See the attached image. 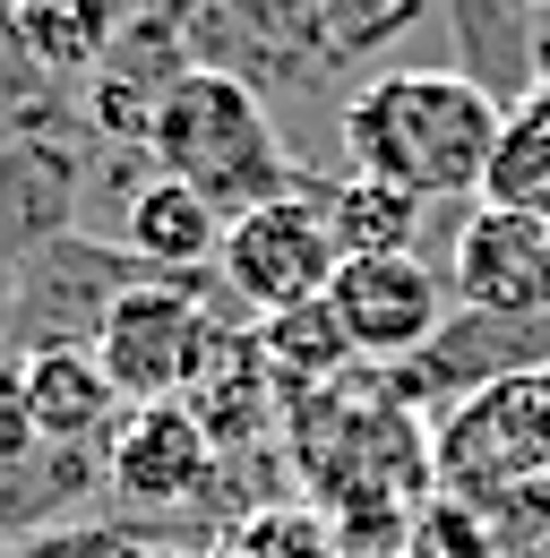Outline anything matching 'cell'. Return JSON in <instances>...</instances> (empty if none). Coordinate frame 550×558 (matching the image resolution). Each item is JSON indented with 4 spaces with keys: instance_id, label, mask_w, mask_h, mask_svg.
<instances>
[{
    "instance_id": "1",
    "label": "cell",
    "mask_w": 550,
    "mask_h": 558,
    "mask_svg": "<svg viewBox=\"0 0 550 558\" xmlns=\"http://www.w3.org/2000/svg\"><path fill=\"white\" fill-rule=\"evenodd\" d=\"M499 95L465 70H379L344 95L336 146L361 181L430 198H481L490 146H499Z\"/></svg>"
},
{
    "instance_id": "2",
    "label": "cell",
    "mask_w": 550,
    "mask_h": 558,
    "mask_svg": "<svg viewBox=\"0 0 550 558\" xmlns=\"http://www.w3.org/2000/svg\"><path fill=\"white\" fill-rule=\"evenodd\" d=\"M146 155H155L164 181H181L206 207H224V223L241 207H267V198L292 190V163H284V138H275L259 86L241 70H206V61H190L164 86V104L146 121Z\"/></svg>"
},
{
    "instance_id": "3",
    "label": "cell",
    "mask_w": 550,
    "mask_h": 558,
    "mask_svg": "<svg viewBox=\"0 0 550 558\" xmlns=\"http://www.w3.org/2000/svg\"><path fill=\"white\" fill-rule=\"evenodd\" d=\"M336 267H344L336 223H327V198H310V190H284L267 207H241L224 223V250H215V276H224V292L250 318H284V310L327 301Z\"/></svg>"
},
{
    "instance_id": "4",
    "label": "cell",
    "mask_w": 550,
    "mask_h": 558,
    "mask_svg": "<svg viewBox=\"0 0 550 558\" xmlns=\"http://www.w3.org/2000/svg\"><path fill=\"white\" fill-rule=\"evenodd\" d=\"M206 336H215L206 301L190 292V283L155 276V283H130V292L104 310V327H95V361H104L112 396H121L130 413H146V404H181V396H190Z\"/></svg>"
},
{
    "instance_id": "5",
    "label": "cell",
    "mask_w": 550,
    "mask_h": 558,
    "mask_svg": "<svg viewBox=\"0 0 550 558\" xmlns=\"http://www.w3.org/2000/svg\"><path fill=\"white\" fill-rule=\"evenodd\" d=\"M327 310H336L352 361H412L447 336V276L421 267V258H344L327 283Z\"/></svg>"
},
{
    "instance_id": "6",
    "label": "cell",
    "mask_w": 550,
    "mask_h": 558,
    "mask_svg": "<svg viewBox=\"0 0 550 558\" xmlns=\"http://www.w3.org/2000/svg\"><path fill=\"white\" fill-rule=\"evenodd\" d=\"M447 292L490 327L550 318V223L542 215H507V207H474L465 232H456Z\"/></svg>"
},
{
    "instance_id": "7",
    "label": "cell",
    "mask_w": 550,
    "mask_h": 558,
    "mask_svg": "<svg viewBox=\"0 0 550 558\" xmlns=\"http://www.w3.org/2000/svg\"><path fill=\"white\" fill-rule=\"evenodd\" d=\"M104 473L130 507H181L215 482V438L190 421V404H146V413H121Z\"/></svg>"
},
{
    "instance_id": "8",
    "label": "cell",
    "mask_w": 550,
    "mask_h": 558,
    "mask_svg": "<svg viewBox=\"0 0 550 558\" xmlns=\"http://www.w3.org/2000/svg\"><path fill=\"white\" fill-rule=\"evenodd\" d=\"M26 404H35L44 456L112 447V429H121V413H130V404L112 396L95 344H35V352H26Z\"/></svg>"
},
{
    "instance_id": "9",
    "label": "cell",
    "mask_w": 550,
    "mask_h": 558,
    "mask_svg": "<svg viewBox=\"0 0 550 558\" xmlns=\"http://www.w3.org/2000/svg\"><path fill=\"white\" fill-rule=\"evenodd\" d=\"M215 250H224V207H206L199 190H181L164 172L146 190H130V207H121V258L181 283V276H206Z\"/></svg>"
},
{
    "instance_id": "10",
    "label": "cell",
    "mask_w": 550,
    "mask_h": 558,
    "mask_svg": "<svg viewBox=\"0 0 550 558\" xmlns=\"http://www.w3.org/2000/svg\"><path fill=\"white\" fill-rule=\"evenodd\" d=\"M267 344L250 336V327H232V318H215V336L199 352V378H190V421H199L215 447H232V438H250V429H267Z\"/></svg>"
},
{
    "instance_id": "11",
    "label": "cell",
    "mask_w": 550,
    "mask_h": 558,
    "mask_svg": "<svg viewBox=\"0 0 550 558\" xmlns=\"http://www.w3.org/2000/svg\"><path fill=\"white\" fill-rule=\"evenodd\" d=\"M9 44L44 77H95L121 44L112 0H9Z\"/></svg>"
},
{
    "instance_id": "12",
    "label": "cell",
    "mask_w": 550,
    "mask_h": 558,
    "mask_svg": "<svg viewBox=\"0 0 550 558\" xmlns=\"http://www.w3.org/2000/svg\"><path fill=\"white\" fill-rule=\"evenodd\" d=\"M481 207L542 215L550 223V86H525L499 112V146H490V172H481Z\"/></svg>"
},
{
    "instance_id": "13",
    "label": "cell",
    "mask_w": 550,
    "mask_h": 558,
    "mask_svg": "<svg viewBox=\"0 0 550 558\" xmlns=\"http://www.w3.org/2000/svg\"><path fill=\"white\" fill-rule=\"evenodd\" d=\"M327 223H336V250H344V258H405L412 241H421V198L352 172V181L327 190Z\"/></svg>"
},
{
    "instance_id": "14",
    "label": "cell",
    "mask_w": 550,
    "mask_h": 558,
    "mask_svg": "<svg viewBox=\"0 0 550 558\" xmlns=\"http://www.w3.org/2000/svg\"><path fill=\"white\" fill-rule=\"evenodd\" d=\"M259 344H267L275 387H327L344 361H352V344H344V327H336V310H327V301L284 310V318H259Z\"/></svg>"
},
{
    "instance_id": "15",
    "label": "cell",
    "mask_w": 550,
    "mask_h": 558,
    "mask_svg": "<svg viewBox=\"0 0 550 558\" xmlns=\"http://www.w3.org/2000/svg\"><path fill=\"white\" fill-rule=\"evenodd\" d=\"M430 9L439 0H319V52L327 61H370L379 44H396Z\"/></svg>"
},
{
    "instance_id": "16",
    "label": "cell",
    "mask_w": 550,
    "mask_h": 558,
    "mask_svg": "<svg viewBox=\"0 0 550 558\" xmlns=\"http://www.w3.org/2000/svg\"><path fill=\"white\" fill-rule=\"evenodd\" d=\"M44 438H35V404H26V361L0 352V473L9 464H35Z\"/></svg>"
},
{
    "instance_id": "17",
    "label": "cell",
    "mask_w": 550,
    "mask_h": 558,
    "mask_svg": "<svg viewBox=\"0 0 550 558\" xmlns=\"http://www.w3.org/2000/svg\"><path fill=\"white\" fill-rule=\"evenodd\" d=\"M0 336H9V292H0Z\"/></svg>"
},
{
    "instance_id": "18",
    "label": "cell",
    "mask_w": 550,
    "mask_h": 558,
    "mask_svg": "<svg viewBox=\"0 0 550 558\" xmlns=\"http://www.w3.org/2000/svg\"><path fill=\"white\" fill-rule=\"evenodd\" d=\"M525 9H550V0H525Z\"/></svg>"
}]
</instances>
